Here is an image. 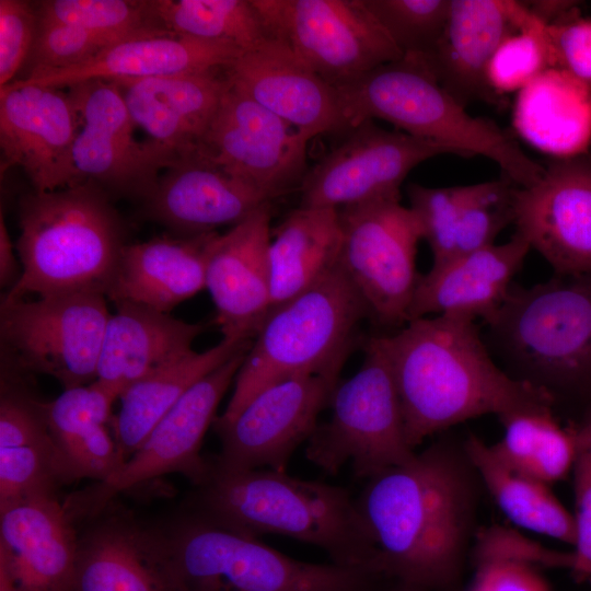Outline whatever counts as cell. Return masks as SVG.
<instances>
[{"label": "cell", "mask_w": 591, "mask_h": 591, "mask_svg": "<svg viewBox=\"0 0 591 591\" xmlns=\"http://www.w3.org/2000/svg\"><path fill=\"white\" fill-rule=\"evenodd\" d=\"M80 126L68 90L11 82L0 89L1 171L21 167L37 192L74 185Z\"/></svg>", "instance_id": "19"}, {"label": "cell", "mask_w": 591, "mask_h": 591, "mask_svg": "<svg viewBox=\"0 0 591 591\" xmlns=\"http://www.w3.org/2000/svg\"><path fill=\"white\" fill-rule=\"evenodd\" d=\"M182 591H370L376 576L293 559L204 517L166 533Z\"/></svg>", "instance_id": "8"}, {"label": "cell", "mask_w": 591, "mask_h": 591, "mask_svg": "<svg viewBox=\"0 0 591 591\" xmlns=\"http://www.w3.org/2000/svg\"><path fill=\"white\" fill-rule=\"evenodd\" d=\"M339 382L335 374H302L268 385L231 420H215L221 440L216 466L286 471L294 450L318 426Z\"/></svg>", "instance_id": "16"}, {"label": "cell", "mask_w": 591, "mask_h": 591, "mask_svg": "<svg viewBox=\"0 0 591 591\" xmlns=\"http://www.w3.org/2000/svg\"><path fill=\"white\" fill-rule=\"evenodd\" d=\"M390 591H427V590L416 587V586L397 582V586L391 589Z\"/></svg>", "instance_id": "51"}, {"label": "cell", "mask_w": 591, "mask_h": 591, "mask_svg": "<svg viewBox=\"0 0 591 591\" xmlns=\"http://www.w3.org/2000/svg\"><path fill=\"white\" fill-rule=\"evenodd\" d=\"M215 234L125 244L106 297L114 303L128 301L170 313L206 289L208 250Z\"/></svg>", "instance_id": "30"}, {"label": "cell", "mask_w": 591, "mask_h": 591, "mask_svg": "<svg viewBox=\"0 0 591 591\" xmlns=\"http://www.w3.org/2000/svg\"><path fill=\"white\" fill-rule=\"evenodd\" d=\"M268 38L337 88L403 58L363 0H252Z\"/></svg>", "instance_id": "10"}, {"label": "cell", "mask_w": 591, "mask_h": 591, "mask_svg": "<svg viewBox=\"0 0 591 591\" xmlns=\"http://www.w3.org/2000/svg\"><path fill=\"white\" fill-rule=\"evenodd\" d=\"M55 444L43 403L13 391H2L0 401V448Z\"/></svg>", "instance_id": "49"}, {"label": "cell", "mask_w": 591, "mask_h": 591, "mask_svg": "<svg viewBox=\"0 0 591 591\" xmlns=\"http://www.w3.org/2000/svg\"><path fill=\"white\" fill-rule=\"evenodd\" d=\"M251 346L195 383L112 476L69 498L65 505L70 515L96 517L116 495L170 473L200 486L211 470L200 455L204 437Z\"/></svg>", "instance_id": "13"}, {"label": "cell", "mask_w": 591, "mask_h": 591, "mask_svg": "<svg viewBox=\"0 0 591 591\" xmlns=\"http://www.w3.org/2000/svg\"><path fill=\"white\" fill-rule=\"evenodd\" d=\"M37 32L35 4L0 0V89L15 80L25 67Z\"/></svg>", "instance_id": "47"}, {"label": "cell", "mask_w": 591, "mask_h": 591, "mask_svg": "<svg viewBox=\"0 0 591 591\" xmlns=\"http://www.w3.org/2000/svg\"><path fill=\"white\" fill-rule=\"evenodd\" d=\"M60 483L55 444L0 448V508L55 494Z\"/></svg>", "instance_id": "44"}, {"label": "cell", "mask_w": 591, "mask_h": 591, "mask_svg": "<svg viewBox=\"0 0 591 591\" xmlns=\"http://www.w3.org/2000/svg\"><path fill=\"white\" fill-rule=\"evenodd\" d=\"M21 276V268L14 255V247L9 235L4 217L0 215V283L9 287V290L18 282Z\"/></svg>", "instance_id": "50"}, {"label": "cell", "mask_w": 591, "mask_h": 591, "mask_svg": "<svg viewBox=\"0 0 591 591\" xmlns=\"http://www.w3.org/2000/svg\"><path fill=\"white\" fill-rule=\"evenodd\" d=\"M155 24L169 32L228 43L248 51L268 39L252 0H149Z\"/></svg>", "instance_id": "36"}, {"label": "cell", "mask_w": 591, "mask_h": 591, "mask_svg": "<svg viewBox=\"0 0 591 591\" xmlns=\"http://www.w3.org/2000/svg\"><path fill=\"white\" fill-rule=\"evenodd\" d=\"M338 265L384 326H402L419 279L416 270L421 225L399 200H380L337 209Z\"/></svg>", "instance_id": "12"}, {"label": "cell", "mask_w": 591, "mask_h": 591, "mask_svg": "<svg viewBox=\"0 0 591 591\" xmlns=\"http://www.w3.org/2000/svg\"><path fill=\"white\" fill-rule=\"evenodd\" d=\"M104 331L96 381L118 395L148 374L189 354L205 326L146 305L115 302Z\"/></svg>", "instance_id": "29"}, {"label": "cell", "mask_w": 591, "mask_h": 591, "mask_svg": "<svg viewBox=\"0 0 591 591\" xmlns=\"http://www.w3.org/2000/svg\"><path fill=\"white\" fill-rule=\"evenodd\" d=\"M485 343L512 378L591 408V271L513 285L487 321Z\"/></svg>", "instance_id": "4"}, {"label": "cell", "mask_w": 591, "mask_h": 591, "mask_svg": "<svg viewBox=\"0 0 591 591\" xmlns=\"http://www.w3.org/2000/svg\"><path fill=\"white\" fill-rule=\"evenodd\" d=\"M199 487L204 518L257 538L274 534L315 545L333 563L379 577L356 499L345 488L286 471H233L215 464Z\"/></svg>", "instance_id": "3"}, {"label": "cell", "mask_w": 591, "mask_h": 591, "mask_svg": "<svg viewBox=\"0 0 591 591\" xmlns=\"http://www.w3.org/2000/svg\"><path fill=\"white\" fill-rule=\"evenodd\" d=\"M499 420L503 434L490 447L510 470L548 486L572 471L577 452L573 429L563 428L553 412L513 413Z\"/></svg>", "instance_id": "35"}, {"label": "cell", "mask_w": 591, "mask_h": 591, "mask_svg": "<svg viewBox=\"0 0 591 591\" xmlns=\"http://www.w3.org/2000/svg\"><path fill=\"white\" fill-rule=\"evenodd\" d=\"M72 591H182L166 534L100 519L79 537Z\"/></svg>", "instance_id": "26"}, {"label": "cell", "mask_w": 591, "mask_h": 591, "mask_svg": "<svg viewBox=\"0 0 591 591\" xmlns=\"http://www.w3.org/2000/svg\"><path fill=\"white\" fill-rule=\"evenodd\" d=\"M67 90L81 123L72 148L74 185L91 182L146 199L170 162L149 141L136 139L118 85L90 80Z\"/></svg>", "instance_id": "17"}, {"label": "cell", "mask_w": 591, "mask_h": 591, "mask_svg": "<svg viewBox=\"0 0 591 591\" xmlns=\"http://www.w3.org/2000/svg\"><path fill=\"white\" fill-rule=\"evenodd\" d=\"M480 480L464 445L432 443L370 479L356 500L380 577L444 590L474 533Z\"/></svg>", "instance_id": "1"}, {"label": "cell", "mask_w": 591, "mask_h": 591, "mask_svg": "<svg viewBox=\"0 0 591 591\" xmlns=\"http://www.w3.org/2000/svg\"><path fill=\"white\" fill-rule=\"evenodd\" d=\"M220 71L113 82L136 127L171 163L197 151L230 86Z\"/></svg>", "instance_id": "27"}, {"label": "cell", "mask_w": 591, "mask_h": 591, "mask_svg": "<svg viewBox=\"0 0 591 591\" xmlns=\"http://www.w3.org/2000/svg\"><path fill=\"white\" fill-rule=\"evenodd\" d=\"M515 188L506 176L473 185L455 227L451 258L495 244L496 236L513 222Z\"/></svg>", "instance_id": "40"}, {"label": "cell", "mask_w": 591, "mask_h": 591, "mask_svg": "<svg viewBox=\"0 0 591 591\" xmlns=\"http://www.w3.org/2000/svg\"><path fill=\"white\" fill-rule=\"evenodd\" d=\"M309 140L230 84L198 152L275 199L300 188L308 173Z\"/></svg>", "instance_id": "15"}, {"label": "cell", "mask_w": 591, "mask_h": 591, "mask_svg": "<svg viewBox=\"0 0 591 591\" xmlns=\"http://www.w3.org/2000/svg\"><path fill=\"white\" fill-rule=\"evenodd\" d=\"M38 23L69 24L121 40L161 28L149 0H45L35 3Z\"/></svg>", "instance_id": "38"}, {"label": "cell", "mask_w": 591, "mask_h": 591, "mask_svg": "<svg viewBox=\"0 0 591 591\" xmlns=\"http://www.w3.org/2000/svg\"><path fill=\"white\" fill-rule=\"evenodd\" d=\"M114 43L117 40L78 26L37 21L35 40L22 78L80 65Z\"/></svg>", "instance_id": "45"}, {"label": "cell", "mask_w": 591, "mask_h": 591, "mask_svg": "<svg viewBox=\"0 0 591 591\" xmlns=\"http://www.w3.org/2000/svg\"><path fill=\"white\" fill-rule=\"evenodd\" d=\"M553 67L547 24L542 20L503 39L487 67V84L494 94L519 92Z\"/></svg>", "instance_id": "41"}, {"label": "cell", "mask_w": 591, "mask_h": 591, "mask_svg": "<svg viewBox=\"0 0 591 591\" xmlns=\"http://www.w3.org/2000/svg\"><path fill=\"white\" fill-rule=\"evenodd\" d=\"M537 20L528 4L513 0H451L434 49L414 61L421 63L462 105L491 101L495 94L486 79L491 57L506 37Z\"/></svg>", "instance_id": "22"}, {"label": "cell", "mask_w": 591, "mask_h": 591, "mask_svg": "<svg viewBox=\"0 0 591 591\" xmlns=\"http://www.w3.org/2000/svg\"><path fill=\"white\" fill-rule=\"evenodd\" d=\"M376 337L395 380L413 450L426 438L483 415L553 412L548 395L496 362L475 320L425 316Z\"/></svg>", "instance_id": "2"}, {"label": "cell", "mask_w": 591, "mask_h": 591, "mask_svg": "<svg viewBox=\"0 0 591 591\" xmlns=\"http://www.w3.org/2000/svg\"><path fill=\"white\" fill-rule=\"evenodd\" d=\"M228 43L201 40L163 28L114 43L91 59L65 69L16 79L58 89L90 80H137L225 70L243 54Z\"/></svg>", "instance_id": "25"}, {"label": "cell", "mask_w": 591, "mask_h": 591, "mask_svg": "<svg viewBox=\"0 0 591 591\" xmlns=\"http://www.w3.org/2000/svg\"><path fill=\"white\" fill-rule=\"evenodd\" d=\"M349 130L380 118L462 157L496 162L518 187L536 183L544 166L528 157L495 121L471 116L419 62L402 58L336 88Z\"/></svg>", "instance_id": "6"}, {"label": "cell", "mask_w": 591, "mask_h": 591, "mask_svg": "<svg viewBox=\"0 0 591 591\" xmlns=\"http://www.w3.org/2000/svg\"><path fill=\"white\" fill-rule=\"evenodd\" d=\"M512 124L535 149L570 159L591 143V86L560 68H548L521 89Z\"/></svg>", "instance_id": "31"}, {"label": "cell", "mask_w": 591, "mask_h": 591, "mask_svg": "<svg viewBox=\"0 0 591 591\" xmlns=\"http://www.w3.org/2000/svg\"><path fill=\"white\" fill-rule=\"evenodd\" d=\"M530 250L515 232L506 243L431 266L419 276L408 321L431 315L489 320L503 304Z\"/></svg>", "instance_id": "28"}, {"label": "cell", "mask_w": 591, "mask_h": 591, "mask_svg": "<svg viewBox=\"0 0 591 591\" xmlns=\"http://www.w3.org/2000/svg\"><path fill=\"white\" fill-rule=\"evenodd\" d=\"M78 542L56 494L0 508V576L13 591H72Z\"/></svg>", "instance_id": "23"}, {"label": "cell", "mask_w": 591, "mask_h": 591, "mask_svg": "<svg viewBox=\"0 0 591 591\" xmlns=\"http://www.w3.org/2000/svg\"><path fill=\"white\" fill-rule=\"evenodd\" d=\"M144 200L152 220L189 237L234 227L271 199L197 150L173 160Z\"/></svg>", "instance_id": "24"}, {"label": "cell", "mask_w": 591, "mask_h": 591, "mask_svg": "<svg viewBox=\"0 0 591 591\" xmlns=\"http://www.w3.org/2000/svg\"><path fill=\"white\" fill-rule=\"evenodd\" d=\"M553 67L560 68L591 86V19L573 9L547 24Z\"/></svg>", "instance_id": "48"}, {"label": "cell", "mask_w": 591, "mask_h": 591, "mask_svg": "<svg viewBox=\"0 0 591 591\" xmlns=\"http://www.w3.org/2000/svg\"><path fill=\"white\" fill-rule=\"evenodd\" d=\"M587 415L591 416V408L589 409V412L587 413Z\"/></svg>", "instance_id": "52"}, {"label": "cell", "mask_w": 591, "mask_h": 591, "mask_svg": "<svg viewBox=\"0 0 591 591\" xmlns=\"http://www.w3.org/2000/svg\"><path fill=\"white\" fill-rule=\"evenodd\" d=\"M367 317V304L337 265L269 312L236 374L233 394L216 419L231 420L258 392L281 380L339 375Z\"/></svg>", "instance_id": "7"}, {"label": "cell", "mask_w": 591, "mask_h": 591, "mask_svg": "<svg viewBox=\"0 0 591 591\" xmlns=\"http://www.w3.org/2000/svg\"><path fill=\"white\" fill-rule=\"evenodd\" d=\"M473 185L427 187L410 184L407 188L410 206L432 253V266L452 257L455 227Z\"/></svg>", "instance_id": "42"}, {"label": "cell", "mask_w": 591, "mask_h": 591, "mask_svg": "<svg viewBox=\"0 0 591 591\" xmlns=\"http://www.w3.org/2000/svg\"><path fill=\"white\" fill-rule=\"evenodd\" d=\"M18 282L2 301L106 292L124 243L117 212L99 185L86 182L24 196L19 212Z\"/></svg>", "instance_id": "5"}, {"label": "cell", "mask_w": 591, "mask_h": 591, "mask_svg": "<svg viewBox=\"0 0 591 591\" xmlns=\"http://www.w3.org/2000/svg\"><path fill=\"white\" fill-rule=\"evenodd\" d=\"M403 58L421 60L434 49L451 0H363Z\"/></svg>", "instance_id": "39"}, {"label": "cell", "mask_w": 591, "mask_h": 591, "mask_svg": "<svg viewBox=\"0 0 591 591\" xmlns=\"http://www.w3.org/2000/svg\"><path fill=\"white\" fill-rule=\"evenodd\" d=\"M536 561L565 567L567 554L541 552L505 530L487 531L476 546L477 568L467 591H551Z\"/></svg>", "instance_id": "37"}, {"label": "cell", "mask_w": 591, "mask_h": 591, "mask_svg": "<svg viewBox=\"0 0 591 591\" xmlns=\"http://www.w3.org/2000/svg\"><path fill=\"white\" fill-rule=\"evenodd\" d=\"M463 445L480 484L513 524L573 546V517L548 485L510 470L474 434Z\"/></svg>", "instance_id": "34"}, {"label": "cell", "mask_w": 591, "mask_h": 591, "mask_svg": "<svg viewBox=\"0 0 591 591\" xmlns=\"http://www.w3.org/2000/svg\"><path fill=\"white\" fill-rule=\"evenodd\" d=\"M252 341L222 338L213 347L202 352L192 350L128 386L120 394V409L111 421L124 462L195 383Z\"/></svg>", "instance_id": "32"}, {"label": "cell", "mask_w": 591, "mask_h": 591, "mask_svg": "<svg viewBox=\"0 0 591 591\" xmlns=\"http://www.w3.org/2000/svg\"><path fill=\"white\" fill-rule=\"evenodd\" d=\"M270 219L269 204L210 242L206 289L223 338L254 339L270 312Z\"/></svg>", "instance_id": "20"}, {"label": "cell", "mask_w": 591, "mask_h": 591, "mask_svg": "<svg viewBox=\"0 0 591 591\" xmlns=\"http://www.w3.org/2000/svg\"><path fill=\"white\" fill-rule=\"evenodd\" d=\"M224 72L231 86L310 139L349 130L338 90L278 40L243 53Z\"/></svg>", "instance_id": "21"}, {"label": "cell", "mask_w": 591, "mask_h": 591, "mask_svg": "<svg viewBox=\"0 0 591 591\" xmlns=\"http://www.w3.org/2000/svg\"><path fill=\"white\" fill-rule=\"evenodd\" d=\"M117 398L116 393L95 380L63 390L54 401L43 403L55 447L97 426L111 424L112 406Z\"/></svg>", "instance_id": "43"}, {"label": "cell", "mask_w": 591, "mask_h": 591, "mask_svg": "<svg viewBox=\"0 0 591 591\" xmlns=\"http://www.w3.org/2000/svg\"><path fill=\"white\" fill-rule=\"evenodd\" d=\"M513 223L556 275L591 271V160L556 159L531 186L518 187Z\"/></svg>", "instance_id": "18"}, {"label": "cell", "mask_w": 591, "mask_h": 591, "mask_svg": "<svg viewBox=\"0 0 591 591\" xmlns=\"http://www.w3.org/2000/svg\"><path fill=\"white\" fill-rule=\"evenodd\" d=\"M310 171L301 186V207L334 208L380 200H399V187L421 162L455 154L431 140L389 131L366 120Z\"/></svg>", "instance_id": "14"}, {"label": "cell", "mask_w": 591, "mask_h": 591, "mask_svg": "<svg viewBox=\"0 0 591 591\" xmlns=\"http://www.w3.org/2000/svg\"><path fill=\"white\" fill-rule=\"evenodd\" d=\"M577 452L572 466L575 490V544L571 553L573 575L591 582V417L586 415L573 429Z\"/></svg>", "instance_id": "46"}, {"label": "cell", "mask_w": 591, "mask_h": 591, "mask_svg": "<svg viewBox=\"0 0 591 591\" xmlns=\"http://www.w3.org/2000/svg\"><path fill=\"white\" fill-rule=\"evenodd\" d=\"M109 315L101 293L1 301V345L20 370L51 376L63 390L89 384Z\"/></svg>", "instance_id": "11"}, {"label": "cell", "mask_w": 591, "mask_h": 591, "mask_svg": "<svg viewBox=\"0 0 591 591\" xmlns=\"http://www.w3.org/2000/svg\"><path fill=\"white\" fill-rule=\"evenodd\" d=\"M340 224L334 208L299 207L269 245L271 309L311 288L338 265Z\"/></svg>", "instance_id": "33"}, {"label": "cell", "mask_w": 591, "mask_h": 591, "mask_svg": "<svg viewBox=\"0 0 591 591\" xmlns=\"http://www.w3.org/2000/svg\"><path fill=\"white\" fill-rule=\"evenodd\" d=\"M363 347L359 370L336 385L331 418L306 441L305 456L326 474L350 464L357 477L370 479L409 462L416 452L408 444L397 387L378 337Z\"/></svg>", "instance_id": "9"}]
</instances>
